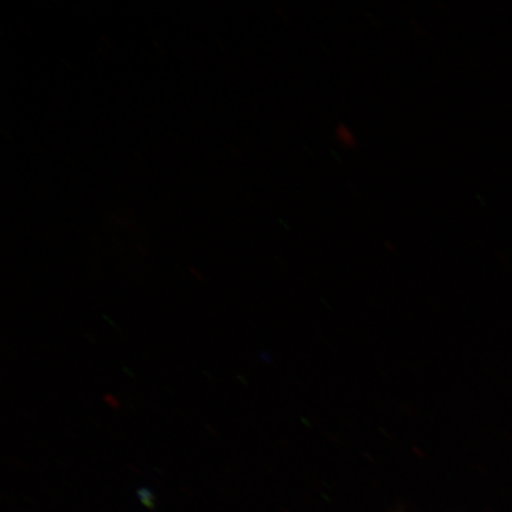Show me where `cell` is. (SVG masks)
<instances>
[{
  "instance_id": "cell-1",
  "label": "cell",
  "mask_w": 512,
  "mask_h": 512,
  "mask_svg": "<svg viewBox=\"0 0 512 512\" xmlns=\"http://www.w3.org/2000/svg\"><path fill=\"white\" fill-rule=\"evenodd\" d=\"M336 138L338 143L344 147H347V149H352V147H355L357 143L354 132H352L350 128L345 125H339L337 127Z\"/></svg>"
},
{
  "instance_id": "cell-2",
  "label": "cell",
  "mask_w": 512,
  "mask_h": 512,
  "mask_svg": "<svg viewBox=\"0 0 512 512\" xmlns=\"http://www.w3.org/2000/svg\"><path fill=\"white\" fill-rule=\"evenodd\" d=\"M137 495L140 498V502H142L146 508H155V496H153L152 491L142 488L137 491Z\"/></svg>"
}]
</instances>
